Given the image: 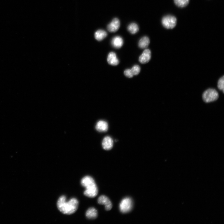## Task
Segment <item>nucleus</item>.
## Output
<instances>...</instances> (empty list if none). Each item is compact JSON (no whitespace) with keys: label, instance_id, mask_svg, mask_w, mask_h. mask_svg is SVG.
<instances>
[{"label":"nucleus","instance_id":"nucleus-5","mask_svg":"<svg viewBox=\"0 0 224 224\" xmlns=\"http://www.w3.org/2000/svg\"><path fill=\"white\" fill-rule=\"evenodd\" d=\"M132 200L129 197L125 198L121 201L120 204V211L123 213H127L132 209Z\"/></svg>","mask_w":224,"mask_h":224},{"label":"nucleus","instance_id":"nucleus-14","mask_svg":"<svg viewBox=\"0 0 224 224\" xmlns=\"http://www.w3.org/2000/svg\"><path fill=\"white\" fill-rule=\"evenodd\" d=\"M150 43V40L148 37L144 36L140 40L139 43V46L141 49H145L148 47Z\"/></svg>","mask_w":224,"mask_h":224},{"label":"nucleus","instance_id":"nucleus-16","mask_svg":"<svg viewBox=\"0 0 224 224\" xmlns=\"http://www.w3.org/2000/svg\"><path fill=\"white\" fill-rule=\"evenodd\" d=\"M128 31L132 34H135L139 31V28L136 23H132L128 27Z\"/></svg>","mask_w":224,"mask_h":224},{"label":"nucleus","instance_id":"nucleus-6","mask_svg":"<svg viewBox=\"0 0 224 224\" xmlns=\"http://www.w3.org/2000/svg\"><path fill=\"white\" fill-rule=\"evenodd\" d=\"M98 202L99 204L104 205L107 211H110L112 208V204L111 201L106 196H101L98 199Z\"/></svg>","mask_w":224,"mask_h":224},{"label":"nucleus","instance_id":"nucleus-10","mask_svg":"<svg viewBox=\"0 0 224 224\" xmlns=\"http://www.w3.org/2000/svg\"><path fill=\"white\" fill-rule=\"evenodd\" d=\"M107 62L108 64L113 66H116L119 63V60L116 57V53L114 52H110L107 57Z\"/></svg>","mask_w":224,"mask_h":224},{"label":"nucleus","instance_id":"nucleus-2","mask_svg":"<svg viewBox=\"0 0 224 224\" xmlns=\"http://www.w3.org/2000/svg\"><path fill=\"white\" fill-rule=\"evenodd\" d=\"M81 183L83 187L85 188L84 194L90 198H94L98 194V190L95 182L92 177L86 176L83 177L81 181Z\"/></svg>","mask_w":224,"mask_h":224},{"label":"nucleus","instance_id":"nucleus-4","mask_svg":"<svg viewBox=\"0 0 224 224\" xmlns=\"http://www.w3.org/2000/svg\"><path fill=\"white\" fill-rule=\"evenodd\" d=\"M162 23L163 26L166 29H172L176 25L177 19L174 16L167 15L162 18Z\"/></svg>","mask_w":224,"mask_h":224},{"label":"nucleus","instance_id":"nucleus-19","mask_svg":"<svg viewBox=\"0 0 224 224\" xmlns=\"http://www.w3.org/2000/svg\"><path fill=\"white\" fill-rule=\"evenodd\" d=\"M131 70L134 76H136L141 71V68L138 65H134Z\"/></svg>","mask_w":224,"mask_h":224},{"label":"nucleus","instance_id":"nucleus-15","mask_svg":"<svg viewBox=\"0 0 224 224\" xmlns=\"http://www.w3.org/2000/svg\"><path fill=\"white\" fill-rule=\"evenodd\" d=\"M107 34L104 30H99L97 31L95 34V39L98 41H101L107 36Z\"/></svg>","mask_w":224,"mask_h":224},{"label":"nucleus","instance_id":"nucleus-13","mask_svg":"<svg viewBox=\"0 0 224 224\" xmlns=\"http://www.w3.org/2000/svg\"><path fill=\"white\" fill-rule=\"evenodd\" d=\"M86 216L88 219L96 218L97 216V210L94 208H90L86 212Z\"/></svg>","mask_w":224,"mask_h":224},{"label":"nucleus","instance_id":"nucleus-12","mask_svg":"<svg viewBox=\"0 0 224 224\" xmlns=\"http://www.w3.org/2000/svg\"><path fill=\"white\" fill-rule=\"evenodd\" d=\"M96 128L98 131L100 132H106L108 129V124L105 121L100 120L97 123Z\"/></svg>","mask_w":224,"mask_h":224},{"label":"nucleus","instance_id":"nucleus-18","mask_svg":"<svg viewBox=\"0 0 224 224\" xmlns=\"http://www.w3.org/2000/svg\"><path fill=\"white\" fill-rule=\"evenodd\" d=\"M218 87L219 90L223 91L224 92V77L223 76L219 79L218 83Z\"/></svg>","mask_w":224,"mask_h":224},{"label":"nucleus","instance_id":"nucleus-8","mask_svg":"<svg viewBox=\"0 0 224 224\" xmlns=\"http://www.w3.org/2000/svg\"><path fill=\"white\" fill-rule=\"evenodd\" d=\"M120 26V21L118 18H115L107 26V29L111 32L117 31Z\"/></svg>","mask_w":224,"mask_h":224},{"label":"nucleus","instance_id":"nucleus-1","mask_svg":"<svg viewBox=\"0 0 224 224\" xmlns=\"http://www.w3.org/2000/svg\"><path fill=\"white\" fill-rule=\"evenodd\" d=\"M78 200L73 198L66 201L65 196L62 195L58 200L57 205L59 211L62 213L67 215H71L75 212L78 206Z\"/></svg>","mask_w":224,"mask_h":224},{"label":"nucleus","instance_id":"nucleus-20","mask_svg":"<svg viewBox=\"0 0 224 224\" xmlns=\"http://www.w3.org/2000/svg\"><path fill=\"white\" fill-rule=\"evenodd\" d=\"M125 75L129 78H132L133 77V74L131 70L130 69H126L124 72Z\"/></svg>","mask_w":224,"mask_h":224},{"label":"nucleus","instance_id":"nucleus-7","mask_svg":"<svg viewBox=\"0 0 224 224\" xmlns=\"http://www.w3.org/2000/svg\"><path fill=\"white\" fill-rule=\"evenodd\" d=\"M151 57V51L150 50H145L142 55L140 56L139 61L142 64H146L150 61Z\"/></svg>","mask_w":224,"mask_h":224},{"label":"nucleus","instance_id":"nucleus-9","mask_svg":"<svg viewBox=\"0 0 224 224\" xmlns=\"http://www.w3.org/2000/svg\"><path fill=\"white\" fill-rule=\"evenodd\" d=\"M113 139L110 137H105L102 142L103 148L106 150H109L113 147Z\"/></svg>","mask_w":224,"mask_h":224},{"label":"nucleus","instance_id":"nucleus-17","mask_svg":"<svg viewBox=\"0 0 224 224\" xmlns=\"http://www.w3.org/2000/svg\"><path fill=\"white\" fill-rule=\"evenodd\" d=\"M176 5L180 8H184L187 6L190 0H174Z\"/></svg>","mask_w":224,"mask_h":224},{"label":"nucleus","instance_id":"nucleus-11","mask_svg":"<svg viewBox=\"0 0 224 224\" xmlns=\"http://www.w3.org/2000/svg\"><path fill=\"white\" fill-rule=\"evenodd\" d=\"M111 43L113 47L116 49H119L123 46V40L120 36H116L112 39Z\"/></svg>","mask_w":224,"mask_h":224},{"label":"nucleus","instance_id":"nucleus-3","mask_svg":"<svg viewBox=\"0 0 224 224\" xmlns=\"http://www.w3.org/2000/svg\"><path fill=\"white\" fill-rule=\"evenodd\" d=\"M202 97L204 102L206 103L211 102L218 99L219 97L218 93L215 90L210 88L204 92Z\"/></svg>","mask_w":224,"mask_h":224}]
</instances>
